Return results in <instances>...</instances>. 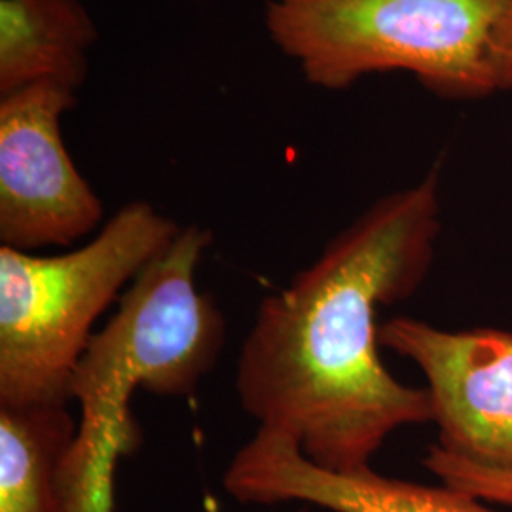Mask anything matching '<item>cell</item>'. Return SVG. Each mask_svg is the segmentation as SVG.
<instances>
[{
  "instance_id": "1",
  "label": "cell",
  "mask_w": 512,
  "mask_h": 512,
  "mask_svg": "<svg viewBox=\"0 0 512 512\" xmlns=\"http://www.w3.org/2000/svg\"><path fill=\"white\" fill-rule=\"evenodd\" d=\"M440 169L372 203L256 311L236 368L243 410L332 473L372 469L395 431L433 420L425 387L380 359L378 311L418 293L437 253Z\"/></svg>"
},
{
  "instance_id": "2",
  "label": "cell",
  "mask_w": 512,
  "mask_h": 512,
  "mask_svg": "<svg viewBox=\"0 0 512 512\" xmlns=\"http://www.w3.org/2000/svg\"><path fill=\"white\" fill-rule=\"evenodd\" d=\"M211 243V230L181 228L129 283L114 317L93 334L71 385L80 423L67 465L69 511L114 512L118 463L139 442L129 408L137 389L190 397L217 365L226 321L215 298L196 285Z\"/></svg>"
},
{
  "instance_id": "3",
  "label": "cell",
  "mask_w": 512,
  "mask_h": 512,
  "mask_svg": "<svg viewBox=\"0 0 512 512\" xmlns=\"http://www.w3.org/2000/svg\"><path fill=\"white\" fill-rule=\"evenodd\" d=\"M507 0H266L264 27L311 86L412 74L446 99L503 92L495 33Z\"/></svg>"
},
{
  "instance_id": "4",
  "label": "cell",
  "mask_w": 512,
  "mask_h": 512,
  "mask_svg": "<svg viewBox=\"0 0 512 512\" xmlns=\"http://www.w3.org/2000/svg\"><path fill=\"white\" fill-rule=\"evenodd\" d=\"M179 232L139 200L65 255L0 245V406L73 403L74 372L95 321Z\"/></svg>"
},
{
  "instance_id": "5",
  "label": "cell",
  "mask_w": 512,
  "mask_h": 512,
  "mask_svg": "<svg viewBox=\"0 0 512 512\" xmlns=\"http://www.w3.org/2000/svg\"><path fill=\"white\" fill-rule=\"evenodd\" d=\"M76 93L42 82L0 97V245L67 247L103 222L105 205L61 135Z\"/></svg>"
},
{
  "instance_id": "6",
  "label": "cell",
  "mask_w": 512,
  "mask_h": 512,
  "mask_svg": "<svg viewBox=\"0 0 512 512\" xmlns=\"http://www.w3.org/2000/svg\"><path fill=\"white\" fill-rule=\"evenodd\" d=\"M380 344L423 372L442 452L512 473V332L393 317L380 327Z\"/></svg>"
},
{
  "instance_id": "7",
  "label": "cell",
  "mask_w": 512,
  "mask_h": 512,
  "mask_svg": "<svg viewBox=\"0 0 512 512\" xmlns=\"http://www.w3.org/2000/svg\"><path fill=\"white\" fill-rule=\"evenodd\" d=\"M222 486L241 505L308 503L332 512H494L475 495L378 475L332 473L306 458L296 440L256 431L230 461Z\"/></svg>"
},
{
  "instance_id": "8",
  "label": "cell",
  "mask_w": 512,
  "mask_h": 512,
  "mask_svg": "<svg viewBox=\"0 0 512 512\" xmlns=\"http://www.w3.org/2000/svg\"><path fill=\"white\" fill-rule=\"evenodd\" d=\"M97 40L82 0H0V97L42 82L80 92Z\"/></svg>"
},
{
  "instance_id": "9",
  "label": "cell",
  "mask_w": 512,
  "mask_h": 512,
  "mask_svg": "<svg viewBox=\"0 0 512 512\" xmlns=\"http://www.w3.org/2000/svg\"><path fill=\"white\" fill-rule=\"evenodd\" d=\"M69 404L0 406V512H69Z\"/></svg>"
},
{
  "instance_id": "10",
  "label": "cell",
  "mask_w": 512,
  "mask_h": 512,
  "mask_svg": "<svg viewBox=\"0 0 512 512\" xmlns=\"http://www.w3.org/2000/svg\"><path fill=\"white\" fill-rule=\"evenodd\" d=\"M423 465L433 475L439 476L444 486L475 495L486 503L512 507V473L484 469L465 459L454 458L442 452L437 444L429 446Z\"/></svg>"
},
{
  "instance_id": "11",
  "label": "cell",
  "mask_w": 512,
  "mask_h": 512,
  "mask_svg": "<svg viewBox=\"0 0 512 512\" xmlns=\"http://www.w3.org/2000/svg\"><path fill=\"white\" fill-rule=\"evenodd\" d=\"M495 54L503 92H512V0H507L505 14L495 33Z\"/></svg>"
}]
</instances>
